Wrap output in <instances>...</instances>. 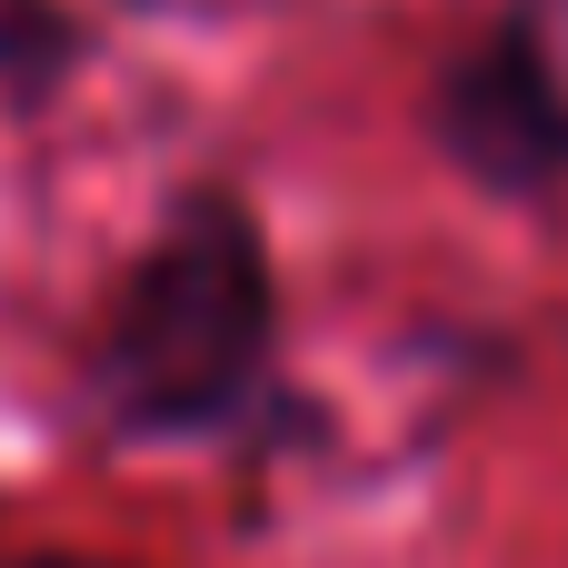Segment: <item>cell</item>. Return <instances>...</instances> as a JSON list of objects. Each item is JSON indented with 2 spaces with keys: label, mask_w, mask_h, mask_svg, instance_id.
Here are the masks:
<instances>
[{
  "label": "cell",
  "mask_w": 568,
  "mask_h": 568,
  "mask_svg": "<svg viewBox=\"0 0 568 568\" xmlns=\"http://www.w3.org/2000/svg\"><path fill=\"white\" fill-rule=\"evenodd\" d=\"M270 369V250L230 190H190L90 339V419L110 439H200Z\"/></svg>",
  "instance_id": "1"
},
{
  "label": "cell",
  "mask_w": 568,
  "mask_h": 568,
  "mask_svg": "<svg viewBox=\"0 0 568 568\" xmlns=\"http://www.w3.org/2000/svg\"><path fill=\"white\" fill-rule=\"evenodd\" d=\"M499 50H509V70H519L549 150L568 160V0H519V20L499 30Z\"/></svg>",
  "instance_id": "2"
},
{
  "label": "cell",
  "mask_w": 568,
  "mask_h": 568,
  "mask_svg": "<svg viewBox=\"0 0 568 568\" xmlns=\"http://www.w3.org/2000/svg\"><path fill=\"white\" fill-rule=\"evenodd\" d=\"M20 568H120V559H80V549H50V559H20Z\"/></svg>",
  "instance_id": "3"
}]
</instances>
